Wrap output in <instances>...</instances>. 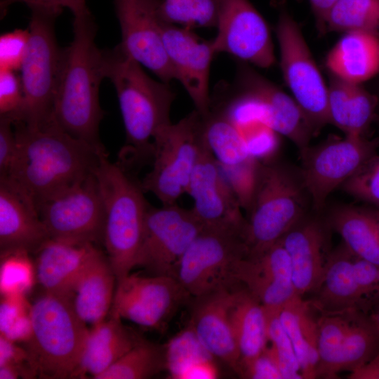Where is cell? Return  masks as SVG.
<instances>
[{
	"mask_svg": "<svg viewBox=\"0 0 379 379\" xmlns=\"http://www.w3.org/2000/svg\"><path fill=\"white\" fill-rule=\"evenodd\" d=\"M30 303L25 295H1L0 335L24 344L32 333Z\"/></svg>",
	"mask_w": 379,
	"mask_h": 379,
	"instance_id": "obj_41",
	"label": "cell"
},
{
	"mask_svg": "<svg viewBox=\"0 0 379 379\" xmlns=\"http://www.w3.org/2000/svg\"><path fill=\"white\" fill-rule=\"evenodd\" d=\"M17 154L7 176L35 205L95 171L98 148L75 138L51 121L37 127L15 123Z\"/></svg>",
	"mask_w": 379,
	"mask_h": 379,
	"instance_id": "obj_1",
	"label": "cell"
},
{
	"mask_svg": "<svg viewBox=\"0 0 379 379\" xmlns=\"http://www.w3.org/2000/svg\"><path fill=\"white\" fill-rule=\"evenodd\" d=\"M236 281L267 310H280L300 297L295 289L289 255L280 242L235 265Z\"/></svg>",
	"mask_w": 379,
	"mask_h": 379,
	"instance_id": "obj_20",
	"label": "cell"
},
{
	"mask_svg": "<svg viewBox=\"0 0 379 379\" xmlns=\"http://www.w3.org/2000/svg\"><path fill=\"white\" fill-rule=\"evenodd\" d=\"M369 318L379 333V305Z\"/></svg>",
	"mask_w": 379,
	"mask_h": 379,
	"instance_id": "obj_55",
	"label": "cell"
},
{
	"mask_svg": "<svg viewBox=\"0 0 379 379\" xmlns=\"http://www.w3.org/2000/svg\"><path fill=\"white\" fill-rule=\"evenodd\" d=\"M4 365L20 368L24 373L25 378L37 377L26 349L0 335V366Z\"/></svg>",
	"mask_w": 379,
	"mask_h": 379,
	"instance_id": "obj_51",
	"label": "cell"
},
{
	"mask_svg": "<svg viewBox=\"0 0 379 379\" xmlns=\"http://www.w3.org/2000/svg\"><path fill=\"white\" fill-rule=\"evenodd\" d=\"M350 379H379V352L364 365L350 372Z\"/></svg>",
	"mask_w": 379,
	"mask_h": 379,
	"instance_id": "obj_53",
	"label": "cell"
},
{
	"mask_svg": "<svg viewBox=\"0 0 379 379\" xmlns=\"http://www.w3.org/2000/svg\"><path fill=\"white\" fill-rule=\"evenodd\" d=\"M95 175L104 208L102 244L117 284L134 268L150 205L141 183L111 162L105 151L100 155Z\"/></svg>",
	"mask_w": 379,
	"mask_h": 379,
	"instance_id": "obj_4",
	"label": "cell"
},
{
	"mask_svg": "<svg viewBox=\"0 0 379 379\" xmlns=\"http://www.w3.org/2000/svg\"><path fill=\"white\" fill-rule=\"evenodd\" d=\"M240 285L192 298L189 321L205 348L236 373L240 355L230 324V309Z\"/></svg>",
	"mask_w": 379,
	"mask_h": 379,
	"instance_id": "obj_21",
	"label": "cell"
},
{
	"mask_svg": "<svg viewBox=\"0 0 379 379\" xmlns=\"http://www.w3.org/2000/svg\"><path fill=\"white\" fill-rule=\"evenodd\" d=\"M357 311L324 313L318 319L319 362L317 378H336V368L341 347Z\"/></svg>",
	"mask_w": 379,
	"mask_h": 379,
	"instance_id": "obj_35",
	"label": "cell"
},
{
	"mask_svg": "<svg viewBox=\"0 0 379 379\" xmlns=\"http://www.w3.org/2000/svg\"><path fill=\"white\" fill-rule=\"evenodd\" d=\"M201 117L203 140L225 173L255 164L241 129L217 109Z\"/></svg>",
	"mask_w": 379,
	"mask_h": 379,
	"instance_id": "obj_31",
	"label": "cell"
},
{
	"mask_svg": "<svg viewBox=\"0 0 379 379\" xmlns=\"http://www.w3.org/2000/svg\"><path fill=\"white\" fill-rule=\"evenodd\" d=\"M98 248L91 243L47 240L34 253L36 282L46 293L68 297Z\"/></svg>",
	"mask_w": 379,
	"mask_h": 379,
	"instance_id": "obj_24",
	"label": "cell"
},
{
	"mask_svg": "<svg viewBox=\"0 0 379 379\" xmlns=\"http://www.w3.org/2000/svg\"><path fill=\"white\" fill-rule=\"evenodd\" d=\"M51 239L102 244L104 208L95 171L37 207Z\"/></svg>",
	"mask_w": 379,
	"mask_h": 379,
	"instance_id": "obj_12",
	"label": "cell"
},
{
	"mask_svg": "<svg viewBox=\"0 0 379 379\" xmlns=\"http://www.w3.org/2000/svg\"><path fill=\"white\" fill-rule=\"evenodd\" d=\"M328 86L329 124L345 135L365 136L376 119L378 98L363 88L331 74Z\"/></svg>",
	"mask_w": 379,
	"mask_h": 379,
	"instance_id": "obj_28",
	"label": "cell"
},
{
	"mask_svg": "<svg viewBox=\"0 0 379 379\" xmlns=\"http://www.w3.org/2000/svg\"><path fill=\"white\" fill-rule=\"evenodd\" d=\"M17 3L26 4L31 10L39 9L60 15L64 8L70 10L74 18L91 15L86 0H1V13H5L7 8Z\"/></svg>",
	"mask_w": 379,
	"mask_h": 379,
	"instance_id": "obj_49",
	"label": "cell"
},
{
	"mask_svg": "<svg viewBox=\"0 0 379 379\" xmlns=\"http://www.w3.org/2000/svg\"><path fill=\"white\" fill-rule=\"evenodd\" d=\"M310 302L298 298L279 311L280 321L293 346L303 378H317L319 362L318 319Z\"/></svg>",
	"mask_w": 379,
	"mask_h": 379,
	"instance_id": "obj_33",
	"label": "cell"
},
{
	"mask_svg": "<svg viewBox=\"0 0 379 379\" xmlns=\"http://www.w3.org/2000/svg\"><path fill=\"white\" fill-rule=\"evenodd\" d=\"M307 197L300 172L274 161H259L246 208V256L265 251L304 218Z\"/></svg>",
	"mask_w": 379,
	"mask_h": 379,
	"instance_id": "obj_5",
	"label": "cell"
},
{
	"mask_svg": "<svg viewBox=\"0 0 379 379\" xmlns=\"http://www.w3.org/2000/svg\"><path fill=\"white\" fill-rule=\"evenodd\" d=\"M276 2L279 13L276 34L283 77L315 135L329 124L328 86L285 1Z\"/></svg>",
	"mask_w": 379,
	"mask_h": 379,
	"instance_id": "obj_9",
	"label": "cell"
},
{
	"mask_svg": "<svg viewBox=\"0 0 379 379\" xmlns=\"http://www.w3.org/2000/svg\"><path fill=\"white\" fill-rule=\"evenodd\" d=\"M204 145L201 114L194 110L161 130L154 140L153 166L141 186L164 206L187 193Z\"/></svg>",
	"mask_w": 379,
	"mask_h": 379,
	"instance_id": "obj_10",
	"label": "cell"
},
{
	"mask_svg": "<svg viewBox=\"0 0 379 379\" xmlns=\"http://www.w3.org/2000/svg\"><path fill=\"white\" fill-rule=\"evenodd\" d=\"M157 13L166 23L193 29L216 27L217 0H157Z\"/></svg>",
	"mask_w": 379,
	"mask_h": 379,
	"instance_id": "obj_38",
	"label": "cell"
},
{
	"mask_svg": "<svg viewBox=\"0 0 379 379\" xmlns=\"http://www.w3.org/2000/svg\"><path fill=\"white\" fill-rule=\"evenodd\" d=\"M164 46L173 68L175 79L182 85L201 115L211 110L209 74L215 55L212 40L206 41L192 29L161 21Z\"/></svg>",
	"mask_w": 379,
	"mask_h": 379,
	"instance_id": "obj_19",
	"label": "cell"
},
{
	"mask_svg": "<svg viewBox=\"0 0 379 379\" xmlns=\"http://www.w3.org/2000/svg\"><path fill=\"white\" fill-rule=\"evenodd\" d=\"M341 187L350 195L379 209V155L368 159Z\"/></svg>",
	"mask_w": 379,
	"mask_h": 379,
	"instance_id": "obj_43",
	"label": "cell"
},
{
	"mask_svg": "<svg viewBox=\"0 0 379 379\" xmlns=\"http://www.w3.org/2000/svg\"><path fill=\"white\" fill-rule=\"evenodd\" d=\"M378 212L352 206L335 208L330 214L329 225L356 257L379 265Z\"/></svg>",
	"mask_w": 379,
	"mask_h": 379,
	"instance_id": "obj_32",
	"label": "cell"
},
{
	"mask_svg": "<svg viewBox=\"0 0 379 379\" xmlns=\"http://www.w3.org/2000/svg\"><path fill=\"white\" fill-rule=\"evenodd\" d=\"M24 250L1 252V295H25L36 281L34 260Z\"/></svg>",
	"mask_w": 379,
	"mask_h": 379,
	"instance_id": "obj_40",
	"label": "cell"
},
{
	"mask_svg": "<svg viewBox=\"0 0 379 379\" xmlns=\"http://www.w3.org/2000/svg\"><path fill=\"white\" fill-rule=\"evenodd\" d=\"M165 347L166 370L171 378L185 379L187 373L197 365L214 358L201 343L190 324L171 338Z\"/></svg>",
	"mask_w": 379,
	"mask_h": 379,
	"instance_id": "obj_39",
	"label": "cell"
},
{
	"mask_svg": "<svg viewBox=\"0 0 379 379\" xmlns=\"http://www.w3.org/2000/svg\"><path fill=\"white\" fill-rule=\"evenodd\" d=\"M187 193L194 200L191 209L204 226L244 230L239 197L204 141Z\"/></svg>",
	"mask_w": 379,
	"mask_h": 379,
	"instance_id": "obj_18",
	"label": "cell"
},
{
	"mask_svg": "<svg viewBox=\"0 0 379 379\" xmlns=\"http://www.w3.org/2000/svg\"><path fill=\"white\" fill-rule=\"evenodd\" d=\"M357 311L342 345L337 373L352 372L364 365L379 352V333L371 321Z\"/></svg>",
	"mask_w": 379,
	"mask_h": 379,
	"instance_id": "obj_36",
	"label": "cell"
},
{
	"mask_svg": "<svg viewBox=\"0 0 379 379\" xmlns=\"http://www.w3.org/2000/svg\"><path fill=\"white\" fill-rule=\"evenodd\" d=\"M203 227L192 209L176 204L161 208L149 206L134 268L175 278L180 258Z\"/></svg>",
	"mask_w": 379,
	"mask_h": 379,
	"instance_id": "obj_13",
	"label": "cell"
},
{
	"mask_svg": "<svg viewBox=\"0 0 379 379\" xmlns=\"http://www.w3.org/2000/svg\"><path fill=\"white\" fill-rule=\"evenodd\" d=\"M362 32L379 37V0H338L326 20V32Z\"/></svg>",
	"mask_w": 379,
	"mask_h": 379,
	"instance_id": "obj_37",
	"label": "cell"
},
{
	"mask_svg": "<svg viewBox=\"0 0 379 379\" xmlns=\"http://www.w3.org/2000/svg\"><path fill=\"white\" fill-rule=\"evenodd\" d=\"M117 278L106 253L95 252L77 281L71 301L78 317L91 326L109 314Z\"/></svg>",
	"mask_w": 379,
	"mask_h": 379,
	"instance_id": "obj_25",
	"label": "cell"
},
{
	"mask_svg": "<svg viewBox=\"0 0 379 379\" xmlns=\"http://www.w3.org/2000/svg\"><path fill=\"white\" fill-rule=\"evenodd\" d=\"M24 103L20 76L15 71L0 69V117L19 121Z\"/></svg>",
	"mask_w": 379,
	"mask_h": 379,
	"instance_id": "obj_44",
	"label": "cell"
},
{
	"mask_svg": "<svg viewBox=\"0 0 379 379\" xmlns=\"http://www.w3.org/2000/svg\"><path fill=\"white\" fill-rule=\"evenodd\" d=\"M239 128L251 155L260 162L270 161L279 147V134L262 123Z\"/></svg>",
	"mask_w": 379,
	"mask_h": 379,
	"instance_id": "obj_45",
	"label": "cell"
},
{
	"mask_svg": "<svg viewBox=\"0 0 379 379\" xmlns=\"http://www.w3.org/2000/svg\"><path fill=\"white\" fill-rule=\"evenodd\" d=\"M378 147L379 138L345 135L300 151V174L313 208L320 211L329 194L377 154Z\"/></svg>",
	"mask_w": 379,
	"mask_h": 379,
	"instance_id": "obj_11",
	"label": "cell"
},
{
	"mask_svg": "<svg viewBox=\"0 0 379 379\" xmlns=\"http://www.w3.org/2000/svg\"><path fill=\"white\" fill-rule=\"evenodd\" d=\"M247 253L243 229L204 226L180 258L175 278L192 298L234 287L240 284L235 265Z\"/></svg>",
	"mask_w": 379,
	"mask_h": 379,
	"instance_id": "obj_8",
	"label": "cell"
},
{
	"mask_svg": "<svg viewBox=\"0 0 379 379\" xmlns=\"http://www.w3.org/2000/svg\"><path fill=\"white\" fill-rule=\"evenodd\" d=\"M121 28L120 49L163 82L175 79L161 36L157 0H114Z\"/></svg>",
	"mask_w": 379,
	"mask_h": 379,
	"instance_id": "obj_17",
	"label": "cell"
},
{
	"mask_svg": "<svg viewBox=\"0 0 379 379\" xmlns=\"http://www.w3.org/2000/svg\"><path fill=\"white\" fill-rule=\"evenodd\" d=\"M105 74L117 92L126 132L120 158L130 164L152 159L156 135L171 124L175 93L168 84L149 77L118 46L105 51Z\"/></svg>",
	"mask_w": 379,
	"mask_h": 379,
	"instance_id": "obj_3",
	"label": "cell"
},
{
	"mask_svg": "<svg viewBox=\"0 0 379 379\" xmlns=\"http://www.w3.org/2000/svg\"><path fill=\"white\" fill-rule=\"evenodd\" d=\"M376 119L378 121V123H379V115H377Z\"/></svg>",
	"mask_w": 379,
	"mask_h": 379,
	"instance_id": "obj_57",
	"label": "cell"
},
{
	"mask_svg": "<svg viewBox=\"0 0 379 379\" xmlns=\"http://www.w3.org/2000/svg\"><path fill=\"white\" fill-rule=\"evenodd\" d=\"M166 368L165 345L142 338L97 379H145Z\"/></svg>",
	"mask_w": 379,
	"mask_h": 379,
	"instance_id": "obj_34",
	"label": "cell"
},
{
	"mask_svg": "<svg viewBox=\"0 0 379 379\" xmlns=\"http://www.w3.org/2000/svg\"><path fill=\"white\" fill-rule=\"evenodd\" d=\"M232 93L252 107L256 120L286 136L302 151L313 133L295 100L248 66L238 72Z\"/></svg>",
	"mask_w": 379,
	"mask_h": 379,
	"instance_id": "obj_16",
	"label": "cell"
},
{
	"mask_svg": "<svg viewBox=\"0 0 379 379\" xmlns=\"http://www.w3.org/2000/svg\"><path fill=\"white\" fill-rule=\"evenodd\" d=\"M96 31L91 14L74 18L73 39L62 49L53 119L72 137L104 148L99 139L104 117L99 88L106 77L105 51L96 46Z\"/></svg>",
	"mask_w": 379,
	"mask_h": 379,
	"instance_id": "obj_2",
	"label": "cell"
},
{
	"mask_svg": "<svg viewBox=\"0 0 379 379\" xmlns=\"http://www.w3.org/2000/svg\"><path fill=\"white\" fill-rule=\"evenodd\" d=\"M12 120L0 117V178L8 175L15 161L18 143Z\"/></svg>",
	"mask_w": 379,
	"mask_h": 379,
	"instance_id": "obj_50",
	"label": "cell"
},
{
	"mask_svg": "<svg viewBox=\"0 0 379 379\" xmlns=\"http://www.w3.org/2000/svg\"><path fill=\"white\" fill-rule=\"evenodd\" d=\"M237 374L243 378L283 379L276 354L271 346L249 361L241 363Z\"/></svg>",
	"mask_w": 379,
	"mask_h": 379,
	"instance_id": "obj_47",
	"label": "cell"
},
{
	"mask_svg": "<svg viewBox=\"0 0 379 379\" xmlns=\"http://www.w3.org/2000/svg\"><path fill=\"white\" fill-rule=\"evenodd\" d=\"M31 11L27 48L20 69L24 103L16 123L37 127L53 120L62 49L54 31L58 15L39 9Z\"/></svg>",
	"mask_w": 379,
	"mask_h": 379,
	"instance_id": "obj_7",
	"label": "cell"
},
{
	"mask_svg": "<svg viewBox=\"0 0 379 379\" xmlns=\"http://www.w3.org/2000/svg\"><path fill=\"white\" fill-rule=\"evenodd\" d=\"M29 29H15L0 37V69H20L27 48Z\"/></svg>",
	"mask_w": 379,
	"mask_h": 379,
	"instance_id": "obj_46",
	"label": "cell"
},
{
	"mask_svg": "<svg viewBox=\"0 0 379 379\" xmlns=\"http://www.w3.org/2000/svg\"><path fill=\"white\" fill-rule=\"evenodd\" d=\"M319 33L326 32V20L327 15L338 0H308Z\"/></svg>",
	"mask_w": 379,
	"mask_h": 379,
	"instance_id": "obj_52",
	"label": "cell"
},
{
	"mask_svg": "<svg viewBox=\"0 0 379 379\" xmlns=\"http://www.w3.org/2000/svg\"><path fill=\"white\" fill-rule=\"evenodd\" d=\"M353 266L366 310L376 304L379 305V265L354 255Z\"/></svg>",
	"mask_w": 379,
	"mask_h": 379,
	"instance_id": "obj_48",
	"label": "cell"
},
{
	"mask_svg": "<svg viewBox=\"0 0 379 379\" xmlns=\"http://www.w3.org/2000/svg\"><path fill=\"white\" fill-rule=\"evenodd\" d=\"M291 263L293 283L302 298L319 286L329 254L325 255L326 233L319 220L302 218L279 240Z\"/></svg>",
	"mask_w": 379,
	"mask_h": 379,
	"instance_id": "obj_23",
	"label": "cell"
},
{
	"mask_svg": "<svg viewBox=\"0 0 379 379\" xmlns=\"http://www.w3.org/2000/svg\"><path fill=\"white\" fill-rule=\"evenodd\" d=\"M377 231H378V235L379 237V213L378 212V216H377Z\"/></svg>",
	"mask_w": 379,
	"mask_h": 379,
	"instance_id": "obj_56",
	"label": "cell"
},
{
	"mask_svg": "<svg viewBox=\"0 0 379 379\" xmlns=\"http://www.w3.org/2000/svg\"><path fill=\"white\" fill-rule=\"evenodd\" d=\"M354 255L343 244L329 253L321 281L311 302L324 313L366 310L353 266Z\"/></svg>",
	"mask_w": 379,
	"mask_h": 379,
	"instance_id": "obj_26",
	"label": "cell"
},
{
	"mask_svg": "<svg viewBox=\"0 0 379 379\" xmlns=\"http://www.w3.org/2000/svg\"><path fill=\"white\" fill-rule=\"evenodd\" d=\"M333 74L361 84L379 73V37L362 32H348L336 43L326 58Z\"/></svg>",
	"mask_w": 379,
	"mask_h": 379,
	"instance_id": "obj_29",
	"label": "cell"
},
{
	"mask_svg": "<svg viewBox=\"0 0 379 379\" xmlns=\"http://www.w3.org/2000/svg\"><path fill=\"white\" fill-rule=\"evenodd\" d=\"M218 33L212 40L215 55L230 54L259 67L275 62L269 27L249 0H217Z\"/></svg>",
	"mask_w": 379,
	"mask_h": 379,
	"instance_id": "obj_15",
	"label": "cell"
},
{
	"mask_svg": "<svg viewBox=\"0 0 379 379\" xmlns=\"http://www.w3.org/2000/svg\"><path fill=\"white\" fill-rule=\"evenodd\" d=\"M50 239L34 203L13 183L0 178L1 252L34 253Z\"/></svg>",
	"mask_w": 379,
	"mask_h": 379,
	"instance_id": "obj_22",
	"label": "cell"
},
{
	"mask_svg": "<svg viewBox=\"0 0 379 379\" xmlns=\"http://www.w3.org/2000/svg\"><path fill=\"white\" fill-rule=\"evenodd\" d=\"M25 378L23 371L18 367L12 365L0 366V379Z\"/></svg>",
	"mask_w": 379,
	"mask_h": 379,
	"instance_id": "obj_54",
	"label": "cell"
},
{
	"mask_svg": "<svg viewBox=\"0 0 379 379\" xmlns=\"http://www.w3.org/2000/svg\"><path fill=\"white\" fill-rule=\"evenodd\" d=\"M230 320L240 355L239 365L256 357L267 347L266 310L241 285L237 288L230 307Z\"/></svg>",
	"mask_w": 379,
	"mask_h": 379,
	"instance_id": "obj_30",
	"label": "cell"
},
{
	"mask_svg": "<svg viewBox=\"0 0 379 379\" xmlns=\"http://www.w3.org/2000/svg\"><path fill=\"white\" fill-rule=\"evenodd\" d=\"M32 333L23 344L37 377L75 378L89 331L68 297L43 292L31 307Z\"/></svg>",
	"mask_w": 379,
	"mask_h": 379,
	"instance_id": "obj_6",
	"label": "cell"
},
{
	"mask_svg": "<svg viewBox=\"0 0 379 379\" xmlns=\"http://www.w3.org/2000/svg\"><path fill=\"white\" fill-rule=\"evenodd\" d=\"M191 298L174 277L131 272L117 284L109 314L161 331Z\"/></svg>",
	"mask_w": 379,
	"mask_h": 379,
	"instance_id": "obj_14",
	"label": "cell"
},
{
	"mask_svg": "<svg viewBox=\"0 0 379 379\" xmlns=\"http://www.w3.org/2000/svg\"><path fill=\"white\" fill-rule=\"evenodd\" d=\"M121 319L109 314L89 328L75 378L97 379L138 343L141 337Z\"/></svg>",
	"mask_w": 379,
	"mask_h": 379,
	"instance_id": "obj_27",
	"label": "cell"
},
{
	"mask_svg": "<svg viewBox=\"0 0 379 379\" xmlns=\"http://www.w3.org/2000/svg\"><path fill=\"white\" fill-rule=\"evenodd\" d=\"M265 310L268 340L276 354L283 379L303 378L292 343L279 319V313L281 309Z\"/></svg>",
	"mask_w": 379,
	"mask_h": 379,
	"instance_id": "obj_42",
	"label": "cell"
}]
</instances>
